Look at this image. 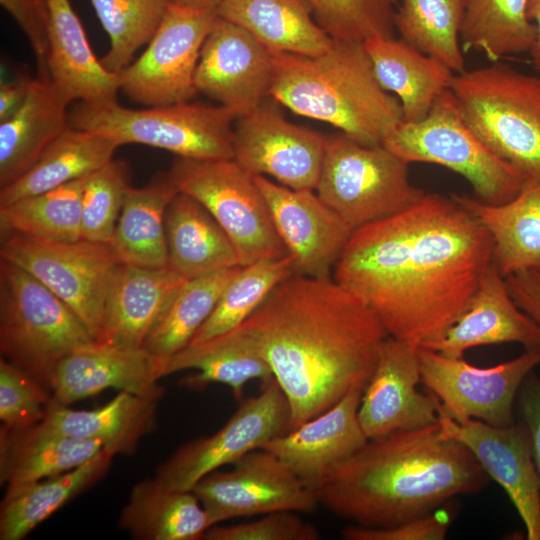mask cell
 I'll return each mask as SVG.
<instances>
[{"label":"cell","mask_w":540,"mask_h":540,"mask_svg":"<svg viewBox=\"0 0 540 540\" xmlns=\"http://www.w3.org/2000/svg\"><path fill=\"white\" fill-rule=\"evenodd\" d=\"M492 264V239L453 196L423 193L353 230L333 279L358 296L389 336L422 346L442 335Z\"/></svg>","instance_id":"cell-1"},{"label":"cell","mask_w":540,"mask_h":540,"mask_svg":"<svg viewBox=\"0 0 540 540\" xmlns=\"http://www.w3.org/2000/svg\"><path fill=\"white\" fill-rule=\"evenodd\" d=\"M269 365L295 429L353 389H365L389 336L333 278L292 274L240 325Z\"/></svg>","instance_id":"cell-2"},{"label":"cell","mask_w":540,"mask_h":540,"mask_svg":"<svg viewBox=\"0 0 540 540\" xmlns=\"http://www.w3.org/2000/svg\"><path fill=\"white\" fill-rule=\"evenodd\" d=\"M490 477L439 423L369 439L315 490L319 504L352 524L384 528L481 490Z\"/></svg>","instance_id":"cell-3"},{"label":"cell","mask_w":540,"mask_h":540,"mask_svg":"<svg viewBox=\"0 0 540 540\" xmlns=\"http://www.w3.org/2000/svg\"><path fill=\"white\" fill-rule=\"evenodd\" d=\"M269 97L365 146L383 145L403 121L398 98L378 82L363 42L334 40L316 56L275 53Z\"/></svg>","instance_id":"cell-4"},{"label":"cell","mask_w":540,"mask_h":540,"mask_svg":"<svg viewBox=\"0 0 540 540\" xmlns=\"http://www.w3.org/2000/svg\"><path fill=\"white\" fill-rule=\"evenodd\" d=\"M449 88L486 146L529 182H540V74L496 61L454 74Z\"/></svg>","instance_id":"cell-5"},{"label":"cell","mask_w":540,"mask_h":540,"mask_svg":"<svg viewBox=\"0 0 540 540\" xmlns=\"http://www.w3.org/2000/svg\"><path fill=\"white\" fill-rule=\"evenodd\" d=\"M94 340L56 294L21 267L1 259L2 357L51 392V377L59 361Z\"/></svg>","instance_id":"cell-6"},{"label":"cell","mask_w":540,"mask_h":540,"mask_svg":"<svg viewBox=\"0 0 540 540\" xmlns=\"http://www.w3.org/2000/svg\"><path fill=\"white\" fill-rule=\"evenodd\" d=\"M239 114L222 105L189 102L131 109L118 102H77L69 124L102 134L120 146L142 144L197 160L233 159V128Z\"/></svg>","instance_id":"cell-7"},{"label":"cell","mask_w":540,"mask_h":540,"mask_svg":"<svg viewBox=\"0 0 540 540\" xmlns=\"http://www.w3.org/2000/svg\"><path fill=\"white\" fill-rule=\"evenodd\" d=\"M383 145L408 164H436L459 174L472 187L474 197L486 203H505L529 182L468 126L450 88L423 119L402 121Z\"/></svg>","instance_id":"cell-8"},{"label":"cell","mask_w":540,"mask_h":540,"mask_svg":"<svg viewBox=\"0 0 540 540\" xmlns=\"http://www.w3.org/2000/svg\"><path fill=\"white\" fill-rule=\"evenodd\" d=\"M315 191L353 229L400 212L424 193L412 184L406 161L342 133L327 137Z\"/></svg>","instance_id":"cell-9"},{"label":"cell","mask_w":540,"mask_h":540,"mask_svg":"<svg viewBox=\"0 0 540 540\" xmlns=\"http://www.w3.org/2000/svg\"><path fill=\"white\" fill-rule=\"evenodd\" d=\"M168 174L179 192L203 205L222 227L240 266L288 255L254 175L234 159L176 156Z\"/></svg>","instance_id":"cell-10"},{"label":"cell","mask_w":540,"mask_h":540,"mask_svg":"<svg viewBox=\"0 0 540 540\" xmlns=\"http://www.w3.org/2000/svg\"><path fill=\"white\" fill-rule=\"evenodd\" d=\"M0 234L1 259L21 267L49 288L96 340L107 287L120 263L112 246L86 239L53 241L12 231Z\"/></svg>","instance_id":"cell-11"},{"label":"cell","mask_w":540,"mask_h":540,"mask_svg":"<svg viewBox=\"0 0 540 540\" xmlns=\"http://www.w3.org/2000/svg\"><path fill=\"white\" fill-rule=\"evenodd\" d=\"M217 13L171 3L144 52L119 75L120 91L145 107L189 102Z\"/></svg>","instance_id":"cell-12"},{"label":"cell","mask_w":540,"mask_h":540,"mask_svg":"<svg viewBox=\"0 0 540 540\" xmlns=\"http://www.w3.org/2000/svg\"><path fill=\"white\" fill-rule=\"evenodd\" d=\"M418 355L421 383L447 415L458 422L475 419L500 427L515 422L514 403L521 384L540 365V347L486 368L424 347H419Z\"/></svg>","instance_id":"cell-13"},{"label":"cell","mask_w":540,"mask_h":540,"mask_svg":"<svg viewBox=\"0 0 540 540\" xmlns=\"http://www.w3.org/2000/svg\"><path fill=\"white\" fill-rule=\"evenodd\" d=\"M289 429L287 400L272 379L258 395L243 400L214 434L178 448L157 468L155 478L169 489L192 490L206 475L235 464Z\"/></svg>","instance_id":"cell-14"},{"label":"cell","mask_w":540,"mask_h":540,"mask_svg":"<svg viewBox=\"0 0 540 540\" xmlns=\"http://www.w3.org/2000/svg\"><path fill=\"white\" fill-rule=\"evenodd\" d=\"M192 491L214 525L277 511L311 513L320 505L315 491L265 449L246 454L229 471L206 475Z\"/></svg>","instance_id":"cell-15"},{"label":"cell","mask_w":540,"mask_h":540,"mask_svg":"<svg viewBox=\"0 0 540 540\" xmlns=\"http://www.w3.org/2000/svg\"><path fill=\"white\" fill-rule=\"evenodd\" d=\"M326 142V136L291 123L264 100L236 118L233 159L252 175L270 176L291 189L315 190Z\"/></svg>","instance_id":"cell-16"},{"label":"cell","mask_w":540,"mask_h":540,"mask_svg":"<svg viewBox=\"0 0 540 540\" xmlns=\"http://www.w3.org/2000/svg\"><path fill=\"white\" fill-rule=\"evenodd\" d=\"M255 181L297 275L329 279L353 228L311 189H291L262 175Z\"/></svg>","instance_id":"cell-17"},{"label":"cell","mask_w":540,"mask_h":540,"mask_svg":"<svg viewBox=\"0 0 540 540\" xmlns=\"http://www.w3.org/2000/svg\"><path fill=\"white\" fill-rule=\"evenodd\" d=\"M437 410L442 435L471 451L490 479L508 494L525 525L527 539L540 540V483L524 422L503 427L475 419L458 422L442 410L438 400Z\"/></svg>","instance_id":"cell-18"},{"label":"cell","mask_w":540,"mask_h":540,"mask_svg":"<svg viewBox=\"0 0 540 540\" xmlns=\"http://www.w3.org/2000/svg\"><path fill=\"white\" fill-rule=\"evenodd\" d=\"M274 55L247 30L217 15L201 49L196 91L244 114L269 97Z\"/></svg>","instance_id":"cell-19"},{"label":"cell","mask_w":540,"mask_h":540,"mask_svg":"<svg viewBox=\"0 0 540 540\" xmlns=\"http://www.w3.org/2000/svg\"><path fill=\"white\" fill-rule=\"evenodd\" d=\"M419 346L388 336L361 397L358 419L368 439L438 422L437 399L421 393Z\"/></svg>","instance_id":"cell-20"},{"label":"cell","mask_w":540,"mask_h":540,"mask_svg":"<svg viewBox=\"0 0 540 540\" xmlns=\"http://www.w3.org/2000/svg\"><path fill=\"white\" fill-rule=\"evenodd\" d=\"M167 360L143 347L127 348L96 340L70 352L56 365L50 382L52 399L70 405L105 389L159 397Z\"/></svg>","instance_id":"cell-21"},{"label":"cell","mask_w":540,"mask_h":540,"mask_svg":"<svg viewBox=\"0 0 540 540\" xmlns=\"http://www.w3.org/2000/svg\"><path fill=\"white\" fill-rule=\"evenodd\" d=\"M363 389H353L323 413L289 430L262 449L273 453L312 490L369 440L359 419Z\"/></svg>","instance_id":"cell-22"},{"label":"cell","mask_w":540,"mask_h":540,"mask_svg":"<svg viewBox=\"0 0 540 540\" xmlns=\"http://www.w3.org/2000/svg\"><path fill=\"white\" fill-rule=\"evenodd\" d=\"M504 343H518L525 349L540 347V327L518 307L505 277L491 264L456 321L420 347L463 358L470 348Z\"/></svg>","instance_id":"cell-23"},{"label":"cell","mask_w":540,"mask_h":540,"mask_svg":"<svg viewBox=\"0 0 540 540\" xmlns=\"http://www.w3.org/2000/svg\"><path fill=\"white\" fill-rule=\"evenodd\" d=\"M186 279L170 267L119 263L105 294L101 331L96 341L141 348Z\"/></svg>","instance_id":"cell-24"},{"label":"cell","mask_w":540,"mask_h":540,"mask_svg":"<svg viewBox=\"0 0 540 540\" xmlns=\"http://www.w3.org/2000/svg\"><path fill=\"white\" fill-rule=\"evenodd\" d=\"M49 10L48 77L71 103L117 102L119 75L94 54L70 0H46Z\"/></svg>","instance_id":"cell-25"},{"label":"cell","mask_w":540,"mask_h":540,"mask_svg":"<svg viewBox=\"0 0 540 540\" xmlns=\"http://www.w3.org/2000/svg\"><path fill=\"white\" fill-rule=\"evenodd\" d=\"M69 104L49 77L32 78L21 107L0 121V188L26 173L70 125Z\"/></svg>","instance_id":"cell-26"},{"label":"cell","mask_w":540,"mask_h":540,"mask_svg":"<svg viewBox=\"0 0 540 540\" xmlns=\"http://www.w3.org/2000/svg\"><path fill=\"white\" fill-rule=\"evenodd\" d=\"M161 398L120 391L105 405L74 410L51 399L41 421L63 435L97 441L116 455H131L140 440L156 426Z\"/></svg>","instance_id":"cell-27"},{"label":"cell","mask_w":540,"mask_h":540,"mask_svg":"<svg viewBox=\"0 0 540 540\" xmlns=\"http://www.w3.org/2000/svg\"><path fill=\"white\" fill-rule=\"evenodd\" d=\"M485 227L492 239V264L507 277L540 272V182H528L511 200L490 204L465 194L452 195Z\"/></svg>","instance_id":"cell-28"},{"label":"cell","mask_w":540,"mask_h":540,"mask_svg":"<svg viewBox=\"0 0 540 540\" xmlns=\"http://www.w3.org/2000/svg\"><path fill=\"white\" fill-rule=\"evenodd\" d=\"M363 43L378 82L398 98L403 121L423 119L436 99L449 89L455 73L402 39L373 37Z\"/></svg>","instance_id":"cell-29"},{"label":"cell","mask_w":540,"mask_h":540,"mask_svg":"<svg viewBox=\"0 0 540 540\" xmlns=\"http://www.w3.org/2000/svg\"><path fill=\"white\" fill-rule=\"evenodd\" d=\"M103 449L97 441L72 438L42 422L26 427L1 426L0 482L18 486L68 472Z\"/></svg>","instance_id":"cell-30"},{"label":"cell","mask_w":540,"mask_h":540,"mask_svg":"<svg viewBox=\"0 0 540 540\" xmlns=\"http://www.w3.org/2000/svg\"><path fill=\"white\" fill-rule=\"evenodd\" d=\"M216 13L274 53L316 56L334 42L305 0H222Z\"/></svg>","instance_id":"cell-31"},{"label":"cell","mask_w":540,"mask_h":540,"mask_svg":"<svg viewBox=\"0 0 540 540\" xmlns=\"http://www.w3.org/2000/svg\"><path fill=\"white\" fill-rule=\"evenodd\" d=\"M168 267L186 280L240 266L234 246L208 210L178 192L167 207Z\"/></svg>","instance_id":"cell-32"},{"label":"cell","mask_w":540,"mask_h":540,"mask_svg":"<svg viewBox=\"0 0 540 540\" xmlns=\"http://www.w3.org/2000/svg\"><path fill=\"white\" fill-rule=\"evenodd\" d=\"M184 370L196 373L184 378L183 385L198 389L211 383L223 384L237 400L250 381L259 380L265 385L274 379L269 365L241 326L187 345L166 361L164 377Z\"/></svg>","instance_id":"cell-33"},{"label":"cell","mask_w":540,"mask_h":540,"mask_svg":"<svg viewBox=\"0 0 540 540\" xmlns=\"http://www.w3.org/2000/svg\"><path fill=\"white\" fill-rule=\"evenodd\" d=\"M118 526L139 540H199L214 524L192 490L166 488L154 477L133 486Z\"/></svg>","instance_id":"cell-34"},{"label":"cell","mask_w":540,"mask_h":540,"mask_svg":"<svg viewBox=\"0 0 540 540\" xmlns=\"http://www.w3.org/2000/svg\"><path fill=\"white\" fill-rule=\"evenodd\" d=\"M178 192L168 173L129 187L110 243L120 263L168 266L165 214Z\"/></svg>","instance_id":"cell-35"},{"label":"cell","mask_w":540,"mask_h":540,"mask_svg":"<svg viewBox=\"0 0 540 540\" xmlns=\"http://www.w3.org/2000/svg\"><path fill=\"white\" fill-rule=\"evenodd\" d=\"M114 455L102 449L84 464L60 474L6 487L0 507V539L21 540L70 500L94 486Z\"/></svg>","instance_id":"cell-36"},{"label":"cell","mask_w":540,"mask_h":540,"mask_svg":"<svg viewBox=\"0 0 540 540\" xmlns=\"http://www.w3.org/2000/svg\"><path fill=\"white\" fill-rule=\"evenodd\" d=\"M119 147L102 134L69 125L26 173L0 188V205L87 176L110 162Z\"/></svg>","instance_id":"cell-37"},{"label":"cell","mask_w":540,"mask_h":540,"mask_svg":"<svg viewBox=\"0 0 540 540\" xmlns=\"http://www.w3.org/2000/svg\"><path fill=\"white\" fill-rule=\"evenodd\" d=\"M528 0H467L460 42L464 53L482 52L491 62L530 51L536 26Z\"/></svg>","instance_id":"cell-38"},{"label":"cell","mask_w":540,"mask_h":540,"mask_svg":"<svg viewBox=\"0 0 540 540\" xmlns=\"http://www.w3.org/2000/svg\"><path fill=\"white\" fill-rule=\"evenodd\" d=\"M467 0H399L394 26L400 39L455 74L466 71L460 42Z\"/></svg>","instance_id":"cell-39"},{"label":"cell","mask_w":540,"mask_h":540,"mask_svg":"<svg viewBox=\"0 0 540 540\" xmlns=\"http://www.w3.org/2000/svg\"><path fill=\"white\" fill-rule=\"evenodd\" d=\"M240 267L187 280L147 336L143 348L164 360L184 349Z\"/></svg>","instance_id":"cell-40"},{"label":"cell","mask_w":540,"mask_h":540,"mask_svg":"<svg viewBox=\"0 0 540 540\" xmlns=\"http://www.w3.org/2000/svg\"><path fill=\"white\" fill-rule=\"evenodd\" d=\"M89 175L0 205V232L12 231L64 242L82 239V194Z\"/></svg>","instance_id":"cell-41"},{"label":"cell","mask_w":540,"mask_h":540,"mask_svg":"<svg viewBox=\"0 0 540 540\" xmlns=\"http://www.w3.org/2000/svg\"><path fill=\"white\" fill-rule=\"evenodd\" d=\"M293 273L289 255L241 266L189 344L203 342L242 325L270 292Z\"/></svg>","instance_id":"cell-42"},{"label":"cell","mask_w":540,"mask_h":540,"mask_svg":"<svg viewBox=\"0 0 540 540\" xmlns=\"http://www.w3.org/2000/svg\"><path fill=\"white\" fill-rule=\"evenodd\" d=\"M109 37L110 46L101 62L119 73L132 62L159 27L170 0H90Z\"/></svg>","instance_id":"cell-43"},{"label":"cell","mask_w":540,"mask_h":540,"mask_svg":"<svg viewBox=\"0 0 540 540\" xmlns=\"http://www.w3.org/2000/svg\"><path fill=\"white\" fill-rule=\"evenodd\" d=\"M317 23L338 41L394 37L399 0H305Z\"/></svg>","instance_id":"cell-44"},{"label":"cell","mask_w":540,"mask_h":540,"mask_svg":"<svg viewBox=\"0 0 540 540\" xmlns=\"http://www.w3.org/2000/svg\"><path fill=\"white\" fill-rule=\"evenodd\" d=\"M129 179L128 165L113 159L88 176L82 194V239L111 243Z\"/></svg>","instance_id":"cell-45"},{"label":"cell","mask_w":540,"mask_h":540,"mask_svg":"<svg viewBox=\"0 0 540 540\" xmlns=\"http://www.w3.org/2000/svg\"><path fill=\"white\" fill-rule=\"evenodd\" d=\"M51 399L48 389L1 357L0 419L3 425L26 427L41 422Z\"/></svg>","instance_id":"cell-46"},{"label":"cell","mask_w":540,"mask_h":540,"mask_svg":"<svg viewBox=\"0 0 540 540\" xmlns=\"http://www.w3.org/2000/svg\"><path fill=\"white\" fill-rule=\"evenodd\" d=\"M321 534L299 513L277 511L261 518L226 526H212L204 535L206 540H318Z\"/></svg>","instance_id":"cell-47"},{"label":"cell","mask_w":540,"mask_h":540,"mask_svg":"<svg viewBox=\"0 0 540 540\" xmlns=\"http://www.w3.org/2000/svg\"><path fill=\"white\" fill-rule=\"evenodd\" d=\"M452 516L442 507L423 516L384 528L350 525L342 532L347 540H443Z\"/></svg>","instance_id":"cell-48"},{"label":"cell","mask_w":540,"mask_h":540,"mask_svg":"<svg viewBox=\"0 0 540 540\" xmlns=\"http://www.w3.org/2000/svg\"><path fill=\"white\" fill-rule=\"evenodd\" d=\"M27 37L37 62L38 75L48 77L49 10L46 0H0Z\"/></svg>","instance_id":"cell-49"},{"label":"cell","mask_w":540,"mask_h":540,"mask_svg":"<svg viewBox=\"0 0 540 540\" xmlns=\"http://www.w3.org/2000/svg\"><path fill=\"white\" fill-rule=\"evenodd\" d=\"M522 421L529 432L532 455L540 483V378L532 371L518 391Z\"/></svg>","instance_id":"cell-50"},{"label":"cell","mask_w":540,"mask_h":540,"mask_svg":"<svg viewBox=\"0 0 540 540\" xmlns=\"http://www.w3.org/2000/svg\"><path fill=\"white\" fill-rule=\"evenodd\" d=\"M505 279L515 303L540 327V272L523 270Z\"/></svg>","instance_id":"cell-51"},{"label":"cell","mask_w":540,"mask_h":540,"mask_svg":"<svg viewBox=\"0 0 540 540\" xmlns=\"http://www.w3.org/2000/svg\"><path fill=\"white\" fill-rule=\"evenodd\" d=\"M32 77L20 75L0 86V121L11 117L23 104L29 91Z\"/></svg>","instance_id":"cell-52"},{"label":"cell","mask_w":540,"mask_h":540,"mask_svg":"<svg viewBox=\"0 0 540 540\" xmlns=\"http://www.w3.org/2000/svg\"><path fill=\"white\" fill-rule=\"evenodd\" d=\"M527 15L536 26V37L529 54L534 69L540 74V0H528Z\"/></svg>","instance_id":"cell-53"},{"label":"cell","mask_w":540,"mask_h":540,"mask_svg":"<svg viewBox=\"0 0 540 540\" xmlns=\"http://www.w3.org/2000/svg\"><path fill=\"white\" fill-rule=\"evenodd\" d=\"M171 3L198 10L216 12L222 0H170Z\"/></svg>","instance_id":"cell-54"}]
</instances>
